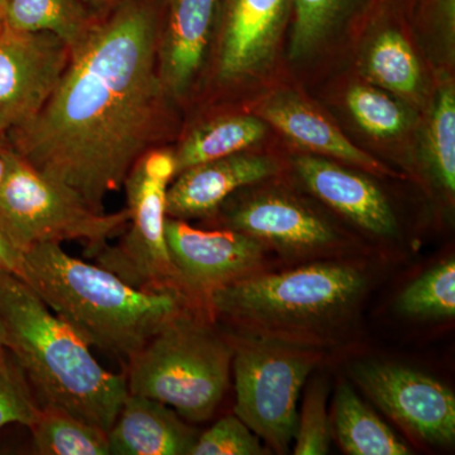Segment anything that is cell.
<instances>
[{
    "instance_id": "6da1fadb",
    "label": "cell",
    "mask_w": 455,
    "mask_h": 455,
    "mask_svg": "<svg viewBox=\"0 0 455 455\" xmlns=\"http://www.w3.org/2000/svg\"><path fill=\"white\" fill-rule=\"evenodd\" d=\"M163 3L139 0L95 22L37 116L5 134L29 166L97 212L169 130L173 100L157 55Z\"/></svg>"
},
{
    "instance_id": "ba28073f",
    "label": "cell",
    "mask_w": 455,
    "mask_h": 455,
    "mask_svg": "<svg viewBox=\"0 0 455 455\" xmlns=\"http://www.w3.org/2000/svg\"><path fill=\"white\" fill-rule=\"evenodd\" d=\"M176 175L171 149H151L134 164L124 182L130 221L116 244L94 254L98 265L147 291L185 293L166 241V196Z\"/></svg>"
},
{
    "instance_id": "cb8c5ba5",
    "label": "cell",
    "mask_w": 455,
    "mask_h": 455,
    "mask_svg": "<svg viewBox=\"0 0 455 455\" xmlns=\"http://www.w3.org/2000/svg\"><path fill=\"white\" fill-rule=\"evenodd\" d=\"M397 11V9H395ZM386 25L377 29L364 57V68L372 82L396 94L414 95L420 88V62L400 28Z\"/></svg>"
},
{
    "instance_id": "30bf717a",
    "label": "cell",
    "mask_w": 455,
    "mask_h": 455,
    "mask_svg": "<svg viewBox=\"0 0 455 455\" xmlns=\"http://www.w3.org/2000/svg\"><path fill=\"white\" fill-rule=\"evenodd\" d=\"M295 0H218L214 79L221 86L256 79L276 60Z\"/></svg>"
},
{
    "instance_id": "ac0fdd59",
    "label": "cell",
    "mask_w": 455,
    "mask_h": 455,
    "mask_svg": "<svg viewBox=\"0 0 455 455\" xmlns=\"http://www.w3.org/2000/svg\"><path fill=\"white\" fill-rule=\"evenodd\" d=\"M197 436L175 410L132 394L108 431L114 455H190Z\"/></svg>"
},
{
    "instance_id": "8d00e7d4",
    "label": "cell",
    "mask_w": 455,
    "mask_h": 455,
    "mask_svg": "<svg viewBox=\"0 0 455 455\" xmlns=\"http://www.w3.org/2000/svg\"><path fill=\"white\" fill-rule=\"evenodd\" d=\"M0 137H4V136H2V134H0Z\"/></svg>"
},
{
    "instance_id": "9a60e30c",
    "label": "cell",
    "mask_w": 455,
    "mask_h": 455,
    "mask_svg": "<svg viewBox=\"0 0 455 455\" xmlns=\"http://www.w3.org/2000/svg\"><path fill=\"white\" fill-rule=\"evenodd\" d=\"M268 156L235 154L196 164L176 175L167 188L166 214L188 221L217 214L229 197L277 172Z\"/></svg>"
},
{
    "instance_id": "d4e9b609",
    "label": "cell",
    "mask_w": 455,
    "mask_h": 455,
    "mask_svg": "<svg viewBox=\"0 0 455 455\" xmlns=\"http://www.w3.org/2000/svg\"><path fill=\"white\" fill-rule=\"evenodd\" d=\"M427 169L431 179L445 193L455 191V92L448 84L439 90L430 114L427 133Z\"/></svg>"
},
{
    "instance_id": "9c48e42d",
    "label": "cell",
    "mask_w": 455,
    "mask_h": 455,
    "mask_svg": "<svg viewBox=\"0 0 455 455\" xmlns=\"http://www.w3.org/2000/svg\"><path fill=\"white\" fill-rule=\"evenodd\" d=\"M352 376L377 406L424 442L449 445L455 439V396L429 374L391 362L363 361Z\"/></svg>"
},
{
    "instance_id": "d6986e66",
    "label": "cell",
    "mask_w": 455,
    "mask_h": 455,
    "mask_svg": "<svg viewBox=\"0 0 455 455\" xmlns=\"http://www.w3.org/2000/svg\"><path fill=\"white\" fill-rule=\"evenodd\" d=\"M260 118L296 145L314 154L331 156L374 175L391 173L372 156L353 145L322 114L291 92H280L266 100L260 107Z\"/></svg>"
},
{
    "instance_id": "7c38bea8",
    "label": "cell",
    "mask_w": 455,
    "mask_h": 455,
    "mask_svg": "<svg viewBox=\"0 0 455 455\" xmlns=\"http://www.w3.org/2000/svg\"><path fill=\"white\" fill-rule=\"evenodd\" d=\"M166 241L185 292L204 313L212 292L259 274L266 259L265 245L228 228L196 229L167 217Z\"/></svg>"
},
{
    "instance_id": "8fae6325",
    "label": "cell",
    "mask_w": 455,
    "mask_h": 455,
    "mask_svg": "<svg viewBox=\"0 0 455 455\" xmlns=\"http://www.w3.org/2000/svg\"><path fill=\"white\" fill-rule=\"evenodd\" d=\"M73 49L46 32H0V134L5 137L33 116L55 92Z\"/></svg>"
},
{
    "instance_id": "52a82bcc",
    "label": "cell",
    "mask_w": 455,
    "mask_h": 455,
    "mask_svg": "<svg viewBox=\"0 0 455 455\" xmlns=\"http://www.w3.org/2000/svg\"><path fill=\"white\" fill-rule=\"evenodd\" d=\"M235 415L276 453L289 451L302 386L319 363L316 349L296 341L243 335L233 341Z\"/></svg>"
},
{
    "instance_id": "8992f818",
    "label": "cell",
    "mask_w": 455,
    "mask_h": 455,
    "mask_svg": "<svg viewBox=\"0 0 455 455\" xmlns=\"http://www.w3.org/2000/svg\"><path fill=\"white\" fill-rule=\"evenodd\" d=\"M0 220L22 252L36 244L79 241L92 257L124 232L130 212L94 211L71 188L42 175L12 149L0 182Z\"/></svg>"
},
{
    "instance_id": "d6a6232c",
    "label": "cell",
    "mask_w": 455,
    "mask_h": 455,
    "mask_svg": "<svg viewBox=\"0 0 455 455\" xmlns=\"http://www.w3.org/2000/svg\"><path fill=\"white\" fill-rule=\"evenodd\" d=\"M11 146L5 137H0V182L4 179L9 166V156H11Z\"/></svg>"
},
{
    "instance_id": "4dcf8cb0",
    "label": "cell",
    "mask_w": 455,
    "mask_h": 455,
    "mask_svg": "<svg viewBox=\"0 0 455 455\" xmlns=\"http://www.w3.org/2000/svg\"><path fill=\"white\" fill-rule=\"evenodd\" d=\"M23 252L11 238L4 224L0 220V271L20 276Z\"/></svg>"
},
{
    "instance_id": "5b68a950",
    "label": "cell",
    "mask_w": 455,
    "mask_h": 455,
    "mask_svg": "<svg viewBox=\"0 0 455 455\" xmlns=\"http://www.w3.org/2000/svg\"><path fill=\"white\" fill-rule=\"evenodd\" d=\"M212 322L196 311L156 334L127 361L128 392L160 401L191 423L211 419L226 395L235 353Z\"/></svg>"
},
{
    "instance_id": "44dd1931",
    "label": "cell",
    "mask_w": 455,
    "mask_h": 455,
    "mask_svg": "<svg viewBox=\"0 0 455 455\" xmlns=\"http://www.w3.org/2000/svg\"><path fill=\"white\" fill-rule=\"evenodd\" d=\"M333 427L340 447L350 455H409L411 449L359 398L347 383L334 397Z\"/></svg>"
},
{
    "instance_id": "e575fe53",
    "label": "cell",
    "mask_w": 455,
    "mask_h": 455,
    "mask_svg": "<svg viewBox=\"0 0 455 455\" xmlns=\"http://www.w3.org/2000/svg\"><path fill=\"white\" fill-rule=\"evenodd\" d=\"M3 28H4V22H3L2 9H0V32L3 31Z\"/></svg>"
},
{
    "instance_id": "836d02e7",
    "label": "cell",
    "mask_w": 455,
    "mask_h": 455,
    "mask_svg": "<svg viewBox=\"0 0 455 455\" xmlns=\"http://www.w3.org/2000/svg\"><path fill=\"white\" fill-rule=\"evenodd\" d=\"M7 348H5L4 333H3L2 326H0V367H8Z\"/></svg>"
},
{
    "instance_id": "4316f807",
    "label": "cell",
    "mask_w": 455,
    "mask_h": 455,
    "mask_svg": "<svg viewBox=\"0 0 455 455\" xmlns=\"http://www.w3.org/2000/svg\"><path fill=\"white\" fill-rule=\"evenodd\" d=\"M347 106L362 130L377 139H392L409 128V113L405 108L372 86L350 88Z\"/></svg>"
},
{
    "instance_id": "7a4b0ae2",
    "label": "cell",
    "mask_w": 455,
    "mask_h": 455,
    "mask_svg": "<svg viewBox=\"0 0 455 455\" xmlns=\"http://www.w3.org/2000/svg\"><path fill=\"white\" fill-rule=\"evenodd\" d=\"M20 278L90 346L125 362L171 323L205 314L185 293L137 289L109 269L70 256L61 243L26 250Z\"/></svg>"
},
{
    "instance_id": "1f68e13d",
    "label": "cell",
    "mask_w": 455,
    "mask_h": 455,
    "mask_svg": "<svg viewBox=\"0 0 455 455\" xmlns=\"http://www.w3.org/2000/svg\"><path fill=\"white\" fill-rule=\"evenodd\" d=\"M133 2H139V0H80L84 8L95 22Z\"/></svg>"
},
{
    "instance_id": "e0dca14e",
    "label": "cell",
    "mask_w": 455,
    "mask_h": 455,
    "mask_svg": "<svg viewBox=\"0 0 455 455\" xmlns=\"http://www.w3.org/2000/svg\"><path fill=\"white\" fill-rule=\"evenodd\" d=\"M415 0H295L290 59L304 62L349 40L386 12L414 7Z\"/></svg>"
},
{
    "instance_id": "83f0119b",
    "label": "cell",
    "mask_w": 455,
    "mask_h": 455,
    "mask_svg": "<svg viewBox=\"0 0 455 455\" xmlns=\"http://www.w3.org/2000/svg\"><path fill=\"white\" fill-rule=\"evenodd\" d=\"M328 387L324 381H315L305 396L301 414L296 427L293 454L324 455L331 447V424H329Z\"/></svg>"
},
{
    "instance_id": "603a6c76",
    "label": "cell",
    "mask_w": 455,
    "mask_h": 455,
    "mask_svg": "<svg viewBox=\"0 0 455 455\" xmlns=\"http://www.w3.org/2000/svg\"><path fill=\"white\" fill-rule=\"evenodd\" d=\"M28 427L41 455L110 454L106 430L56 407L40 406Z\"/></svg>"
},
{
    "instance_id": "f546056e",
    "label": "cell",
    "mask_w": 455,
    "mask_h": 455,
    "mask_svg": "<svg viewBox=\"0 0 455 455\" xmlns=\"http://www.w3.org/2000/svg\"><path fill=\"white\" fill-rule=\"evenodd\" d=\"M40 405L11 364L0 367V429L9 424L29 427Z\"/></svg>"
},
{
    "instance_id": "4fadbf2b",
    "label": "cell",
    "mask_w": 455,
    "mask_h": 455,
    "mask_svg": "<svg viewBox=\"0 0 455 455\" xmlns=\"http://www.w3.org/2000/svg\"><path fill=\"white\" fill-rule=\"evenodd\" d=\"M220 211L228 229L252 236L287 257L322 256L340 243V235L325 218L281 191H259L241 199H228Z\"/></svg>"
},
{
    "instance_id": "277c9868",
    "label": "cell",
    "mask_w": 455,
    "mask_h": 455,
    "mask_svg": "<svg viewBox=\"0 0 455 455\" xmlns=\"http://www.w3.org/2000/svg\"><path fill=\"white\" fill-rule=\"evenodd\" d=\"M367 277L340 262H314L289 271L254 274L209 296L205 313L243 335L293 341L339 324L358 307ZM298 343V341H296Z\"/></svg>"
},
{
    "instance_id": "5bb4252c",
    "label": "cell",
    "mask_w": 455,
    "mask_h": 455,
    "mask_svg": "<svg viewBox=\"0 0 455 455\" xmlns=\"http://www.w3.org/2000/svg\"><path fill=\"white\" fill-rule=\"evenodd\" d=\"M218 0H164L158 33V73L173 101L193 89L214 40Z\"/></svg>"
},
{
    "instance_id": "2e32d148",
    "label": "cell",
    "mask_w": 455,
    "mask_h": 455,
    "mask_svg": "<svg viewBox=\"0 0 455 455\" xmlns=\"http://www.w3.org/2000/svg\"><path fill=\"white\" fill-rule=\"evenodd\" d=\"M293 167L314 196L362 229L379 236L397 232L391 204L372 180L320 156H296Z\"/></svg>"
},
{
    "instance_id": "7402d4cb",
    "label": "cell",
    "mask_w": 455,
    "mask_h": 455,
    "mask_svg": "<svg viewBox=\"0 0 455 455\" xmlns=\"http://www.w3.org/2000/svg\"><path fill=\"white\" fill-rule=\"evenodd\" d=\"M2 14L7 28L52 33L73 50L95 25L80 0H5Z\"/></svg>"
},
{
    "instance_id": "d590c367",
    "label": "cell",
    "mask_w": 455,
    "mask_h": 455,
    "mask_svg": "<svg viewBox=\"0 0 455 455\" xmlns=\"http://www.w3.org/2000/svg\"><path fill=\"white\" fill-rule=\"evenodd\" d=\"M5 0H0V9H2V5L4 4Z\"/></svg>"
},
{
    "instance_id": "484cf974",
    "label": "cell",
    "mask_w": 455,
    "mask_h": 455,
    "mask_svg": "<svg viewBox=\"0 0 455 455\" xmlns=\"http://www.w3.org/2000/svg\"><path fill=\"white\" fill-rule=\"evenodd\" d=\"M397 309L416 319L454 317V259H445L412 281L398 296Z\"/></svg>"
},
{
    "instance_id": "f1b7e54d",
    "label": "cell",
    "mask_w": 455,
    "mask_h": 455,
    "mask_svg": "<svg viewBox=\"0 0 455 455\" xmlns=\"http://www.w3.org/2000/svg\"><path fill=\"white\" fill-rule=\"evenodd\" d=\"M262 442L238 416H226L197 436L190 455H262Z\"/></svg>"
},
{
    "instance_id": "3957f363",
    "label": "cell",
    "mask_w": 455,
    "mask_h": 455,
    "mask_svg": "<svg viewBox=\"0 0 455 455\" xmlns=\"http://www.w3.org/2000/svg\"><path fill=\"white\" fill-rule=\"evenodd\" d=\"M0 326L5 348L40 406L56 407L108 431L127 398V377L99 364L92 346L22 278L0 271Z\"/></svg>"
},
{
    "instance_id": "ffe728a7",
    "label": "cell",
    "mask_w": 455,
    "mask_h": 455,
    "mask_svg": "<svg viewBox=\"0 0 455 455\" xmlns=\"http://www.w3.org/2000/svg\"><path fill=\"white\" fill-rule=\"evenodd\" d=\"M266 133V122L254 116H224L203 123L172 151L176 175L196 164L245 152L265 139Z\"/></svg>"
}]
</instances>
